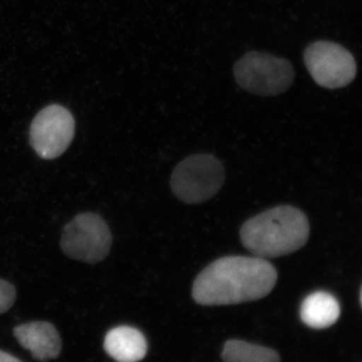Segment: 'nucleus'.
<instances>
[{"instance_id": "nucleus-1", "label": "nucleus", "mask_w": 362, "mask_h": 362, "mask_svg": "<svg viewBox=\"0 0 362 362\" xmlns=\"http://www.w3.org/2000/svg\"><path fill=\"white\" fill-rule=\"evenodd\" d=\"M278 273L259 257H223L209 264L195 279L192 297L206 306L257 301L270 294Z\"/></svg>"}, {"instance_id": "nucleus-2", "label": "nucleus", "mask_w": 362, "mask_h": 362, "mask_svg": "<svg viewBox=\"0 0 362 362\" xmlns=\"http://www.w3.org/2000/svg\"><path fill=\"white\" fill-rule=\"evenodd\" d=\"M310 226L307 216L291 206H280L247 221L240 228L243 245L259 258H277L305 246Z\"/></svg>"}, {"instance_id": "nucleus-3", "label": "nucleus", "mask_w": 362, "mask_h": 362, "mask_svg": "<svg viewBox=\"0 0 362 362\" xmlns=\"http://www.w3.org/2000/svg\"><path fill=\"white\" fill-rule=\"evenodd\" d=\"M225 178V168L218 158L209 154H197L176 166L171 175L170 187L181 202L202 204L220 192Z\"/></svg>"}, {"instance_id": "nucleus-4", "label": "nucleus", "mask_w": 362, "mask_h": 362, "mask_svg": "<svg viewBox=\"0 0 362 362\" xmlns=\"http://www.w3.org/2000/svg\"><path fill=\"white\" fill-rule=\"evenodd\" d=\"M233 76L242 89L259 96H276L291 87L294 69L286 59L266 52H251L233 66Z\"/></svg>"}, {"instance_id": "nucleus-5", "label": "nucleus", "mask_w": 362, "mask_h": 362, "mask_svg": "<svg viewBox=\"0 0 362 362\" xmlns=\"http://www.w3.org/2000/svg\"><path fill=\"white\" fill-rule=\"evenodd\" d=\"M112 245L110 228L98 214H78L65 226L61 247L69 258L96 264L103 261Z\"/></svg>"}, {"instance_id": "nucleus-6", "label": "nucleus", "mask_w": 362, "mask_h": 362, "mask_svg": "<svg viewBox=\"0 0 362 362\" xmlns=\"http://www.w3.org/2000/svg\"><path fill=\"white\" fill-rule=\"evenodd\" d=\"M304 62L316 84L327 89L345 87L356 76L354 56L335 42L319 40L308 45Z\"/></svg>"}, {"instance_id": "nucleus-7", "label": "nucleus", "mask_w": 362, "mask_h": 362, "mask_svg": "<svg viewBox=\"0 0 362 362\" xmlns=\"http://www.w3.org/2000/svg\"><path fill=\"white\" fill-rule=\"evenodd\" d=\"M75 127V119L68 109L61 105H49L33 119L30 145L40 158H58L73 141Z\"/></svg>"}, {"instance_id": "nucleus-8", "label": "nucleus", "mask_w": 362, "mask_h": 362, "mask_svg": "<svg viewBox=\"0 0 362 362\" xmlns=\"http://www.w3.org/2000/svg\"><path fill=\"white\" fill-rule=\"evenodd\" d=\"M13 333L21 346L30 350L37 361H51L61 354V337L51 323L37 321L21 324L14 328Z\"/></svg>"}, {"instance_id": "nucleus-9", "label": "nucleus", "mask_w": 362, "mask_h": 362, "mask_svg": "<svg viewBox=\"0 0 362 362\" xmlns=\"http://www.w3.org/2000/svg\"><path fill=\"white\" fill-rule=\"evenodd\" d=\"M104 349L118 362H137L146 356L147 342L136 328L119 326L107 333Z\"/></svg>"}, {"instance_id": "nucleus-10", "label": "nucleus", "mask_w": 362, "mask_h": 362, "mask_svg": "<svg viewBox=\"0 0 362 362\" xmlns=\"http://www.w3.org/2000/svg\"><path fill=\"white\" fill-rule=\"evenodd\" d=\"M340 315L339 302L327 292L312 293L305 298L300 308L302 322L312 329H327L339 320Z\"/></svg>"}, {"instance_id": "nucleus-11", "label": "nucleus", "mask_w": 362, "mask_h": 362, "mask_svg": "<svg viewBox=\"0 0 362 362\" xmlns=\"http://www.w3.org/2000/svg\"><path fill=\"white\" fill-rule=\"evenodd\" d=\"M225 362H280L275 350L240 340H230L223 350Z\"/></svg>"}, {"instance_id": "nucleus-12", "label": "nucleus", "mask_w": 362, "mask_h": 362, "mask_svg": "<svg viewBox=\"0 0 362 362\" xmlns=\"http://www.w3.org/2000/svg\"><path fill=\"white\" fill-rule=\"evenodd\" d=\"M16 299V287L11 283L0 279V315L13 307Z\"/></svg>"}, {"instance_id": "nucleus-13", "label": "nucleus", "mask_w": 362, "mask_h": 362, "mask_svg": "<svg viewBox=\"0 0 362 362\" xmlns=\"http://www.w3.org/2000/svg\"><path fill=\"white\" fill-rule=\"evenodd\" d=\"M0 362H23L11 354L0 350Z\"/></svg>"}, {"instance_id": "nucleus-14", "label": "nucleus", "mask_w": 362, "mask_h": 362, "mask_svg": "<svg viewBox=\"0 0 362 362\" xmlns=\"http://www.w3.org/2000/svg\"><path fill=\"white\" fill-rule=\"evenodd\" d=\"M359 300H361V309H362V288H361V298H359Z\"/></svg>"}]
</instances>
